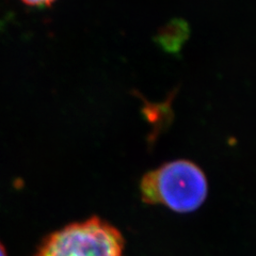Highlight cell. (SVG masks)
<instances>
[{
    "label": "cell",
    "instance_id": "1",
    "mask_svg": "<svg viewBox=\"0 0 256 256\" xmlns=\"http://www.w3.org/2000/svg\"><path fill=\"white\" fill-rule=\"evenodd\" d=\"M140 190L144 202L186 214L204 203L208 185L205 174L196 164L176 160L144 175Z\"/></svg>",
    "mask_w": 256,
    "mask_h": 256
},
{
    "label": "cell",
    "instance_id": "2",
    "mask_svg": "<svg viewBox=\"0 0 256 256\" xmlns=\"http://www.w3.org/2000/svg\"><path fill=\"white\" fill-rule=\"evenodd\" d=\"M36 256H124V238L111 224L93 217L54 232Z\"/></svg>",
    "mask_w": 256,
    "mask_h": 256
},
{
    "label": "cell",
    "instance_id": "3",
    "mask_svg": "<svg viewBox=\"0 0 256 256\" xmlns=\"http://www.w3.org/2000/svg\"><path fill=\"white\" fill-rule=\"evenodd\" d=\"M189 29L186 22L175 20L162 29L157 41L168 52H178L188 38Z\"/></svg>",
    "mask_w": 256,
    "mask_h": 256
},
{
    "label": "cell",
    "instance_id": "4",
    "mask_svg": "<svg viewBox=\"0 0 256 256\" xmlns=\"http://www.w3.org/2000/svg\"><path fill=\"white\" fill-rule=\"evenodd\" d=\"M22 2L30 6H50L57 0H22Z\"/></svg>",
    "mask_w": 256,
    "mask_h": 256
},
{
    "label": "cell",
    "instance_id": "5",
    "mask_svg": "<svg viewBox=\"0 0 256 256\" xmlns=\"http://www.w3.org/2000/svg\"><path fill=\"white\" fill-rule=\"evenodd\" d=\"M0 256H6V249H4V246L2 244V242H0Z\"/></svg>",
    "mask_w": 256,
    "mask_h": 256
}]
</instances>
